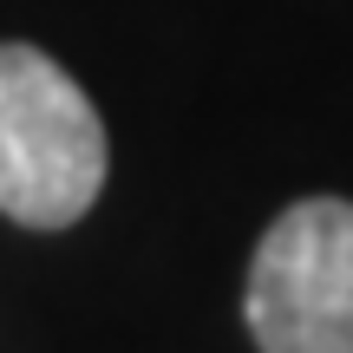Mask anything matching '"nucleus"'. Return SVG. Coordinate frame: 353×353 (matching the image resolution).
Here are the masks:
<instances>
[{"label": "nucleus", "mask_w": 353, "mask_h": 353, "mask_svg": "<svg viewBox=\"0 0 353 353\" xmlns=\"http://www.w3.org/2000/svg\"><path fill=\"white\" fill-rule=\"evenodd\" d=\"M105 125L79 79L26 39L0 46V210L26 229H72L105 190Z\"/></svg>", "instance_id": "1"}, {"label": "nucleus", "mask_w": 353, "mask_h": 353, "mask_svg": "<svg viewBox=\"0 0 353 353\" xmlns=\"http://www.w3.org/2000/svg\"><path fill=\"white\" fill-rule=\"evenodd\" d=\"M242 307L262 353H353V203L307 196L281 210L249 262Z\"/></svg>", "instance_id": "2"}]
</instances>
